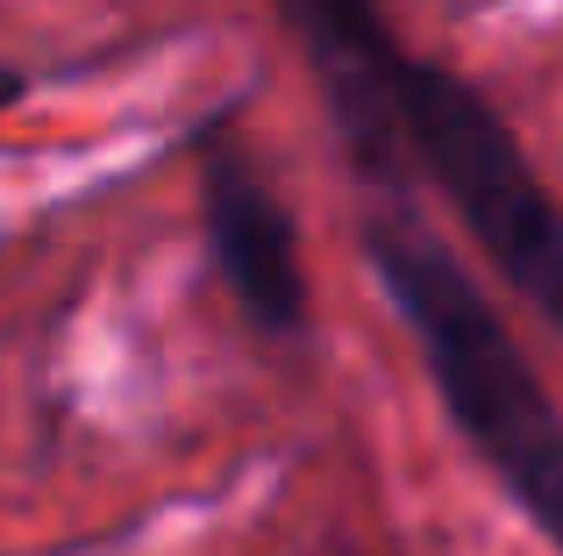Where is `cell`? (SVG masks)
Returning a JSON list of instances; mask_svg holds the SVG:
<instances>
[{"label": "cell", "mask_w": 563, "mask_h": 556, "mask_svg": "<svg viewBox=\"0 0 563 556\" xmlns=\"http://www.w3.org/2000/svg\"><path fill=\"white\" fill-rule=\"evenodd\" d=\"M335 108L364 193H407L421 171L485 265L563 335V208L464 71L407 51L378 0H272Z\"/></svg>", "instance_id": "6da1fadb"}, {"label": "cell", "mask_w": 563, "mask_h": 556, "mask_svg": "<svg viewBox=\"0 0 563 556\" xmlns=\"http://www.w3.org/2000/svg\"><path fill=\"white\" fill-rule=\"evenodd\" d=\"M364 251L393 314L421 343V364L464 443L507 486V500L563 549V407L521 357L499 307L456 265L413 193H364Z\"/></svg>", "instance_id": "7a4b0ae2"}, {"label": "cell", "mask_w": 563, "mask_h": 556, "mask_svg": "<svg viewBox=\"0 0 563 556\" xmlns=\"http://www.w3.org/2000/svg\"><path fill=\"white\" fill-rule=\"evenodd\" d=\"M200 208H207V243L229 278L235 307L264 335H300L307 329V271H300V229L278 208V193L257 179L229 129L200 136Z\"/></svg>", "instance_id": "3957f363"}, {"label": "cell", "mask_w": 563, "mask_h": 556, "mask_svg": "<svg viewBox=\"0 0 563 556\" xmlns=\"http://www.w3.org/2000/svg\"><path fill=\"white\" fill-rule=\"evenodd\" d=\"M14 93H22V79H14V71H0V108H8Z\"/></svg>", "instance_id": "277c9868"}]
</instances>
